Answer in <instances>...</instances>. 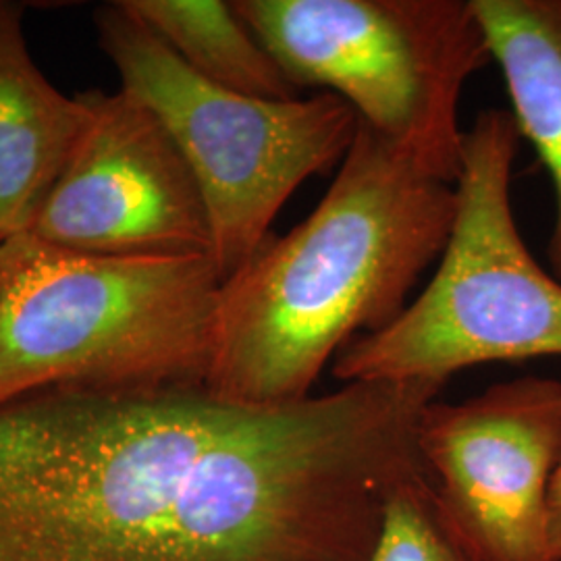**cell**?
<instances>
[{"instance_id": "obj_13", "label": "cell", "mask_w": 561, "mask_h": 561, "mask_svg": "<svg viewBox=\"0 0 561 561\" xmlns=\"http://www.w3.org/2000/svg\"><path fill=\"white\" fill-rule=\"evenodd\" d=\"M549 553L551 561H561V458L549 486Z\"/></svg>"}, {"instance_id": "obj_12", "label": "cell", "mask_w": 561, "mask_h": 561, "mask_svg": "<svg viewBox=\"0 0 561 561\" xmlns=\"http://www.w3.org/2000/svg\"><path fill=\"white\" fill-rule=\"evenodd\" d=\"M370 561H474L445 526L428 474L396 491Z\"/></svg>"}, {"instance_id": "obj_10", "label": "cell", "mask_w": 561, "mask_h": 561, "mask_svg": "<svg viewBox=\"0 0 561 561\" xmlns=\"http://www.w3.org/2000/svg\"><path fill=\"white\" fill-rule=\"evenodd\" d=\"M491 57L502 69L512 115L549 171L556 219L549 273L561 280V0H472Z\"/></svg>"}, {"instance_id": "obj_8", "label": "cell", "mask_w": 561, "mask_h": 561, "mask_svg": "<svg viewBox=\"0 0 561 561\" xmlns=\"http://www.w3.org/2000/svg\"><path fill=\"white\" fill-rule=\"evenodd\" d=\"M92 117L27 236L90 256H210V227L180 148L134 94L83 92Z\"/></svg>"}, {"instance_id": "obj_9", "label": "cell", "mask_w": 561, "mask_h": 561, "mask_svg": "<svg viewBox=\"0 0 561 561\" xmlns=\"http://www.w3.org/2000/svg\"><path fill=\"white\" fill-rule=\"evenodd\" d=\"M30 7L0 0V241L30 229L92 117L83 94H62L32 59Z\"/></svg>"}, {"instance_id": "obj_7", "label": "cell", "mask_w": 561, "mask_h": 561, "mask_svg": "<svg viewBox=\"0 0 561 561\" xmlns=\"http://www.w3.org/2000/svg\"><path fill=\"white\" fill-rule=\"evenodd\" d=\"M416 445L445 526L474 561H551L561 381L520 377L422 410Z\"/></svg>"}, {"instance_id": "obj_6", "label": "cell", "mask_w": 561, "mask_h": 561, "mask_svg": "<svg viewBox=\"0 0 561 561\" xmlns=\"http://www.w3.org/2000/svg\"><path fill=\"white\" fill-rule=\"evenodd\" d=\"M298 88H322L437 180L456 183L458 104L491 48L472 0H233Z\"/></svg>"}, {"instance_id": "obj_3", "label": "cell", "mask_w": 561, "mask_h": 561, "mask_svg": "<svg viewBox=\"0 0 561 561\" xmlns=\"http://www.w3.org/2000/svg\"><path fill=\"white\" fill-rule=\"evenodd\" d=\"M221 275L210 256H90L0 241V408L48 389L204 387Z\"/></svg>"}, {"instance_id": "obj_4", "label": "cell", "mask_w": 561, "mask_h": 561, "mask_svg": "<svg viewBox=\"0 0 561 561\" xmlns=\"http://www.w3.org/2000/svg\"><path fill=\"white\" fill-rule=\"evenodd\" d=\"M520 141L505 108L463 131L456 219L433 279L389 327L341 350L337 381L443 387L479 364L561 356V280L528 252L512 210Z\"/></svg>"}, {"instance_id": "obj_1", "label": "cell", "mask_w": 561, "mask_h": 561, "mask_svg": "<svg viewBox=\"0 0 561 561\" xmlns=\"http://www.w3.org/2000/svg\"><path fill=\"white\" fill-rule=\"evenodd\" d=\"M414 470L379 382L287 405L48 389L0 408V561H370Z\"/></svg>"}, {"instance_id": "obj_2", "label": "cell", "mask_w": 561, "mask_h": 561, "mask_svg": "<svg viewBox=\"0 0 561 561\" xmlns=\"http://www.w3.org/2000/svg\"><path fill=\"white\" fill-rule=\"evenodd\" d=\"M456 183L426 173L358 121L308 219L222 280L204 387L245 405L308 400L350 341L400 317L442 259Z\"/></svg>"}, {"instance_id": "obj_5", "label": "cell", "mask_w": 561, "mask_h": 561, "mask_svg": "<svg viewBox=\"0 0 561 561\" xmlns=\"http://www.w3.org/2000/svg\"><path fill=\"white\" fill-rule=\"evenodd\" d=\"M94 27L121 88L180 148L206 208L210 259L221 280L231 277L271 238L301 183L345 159L358 115L331 92L280 102L222 90L194 73L125 0L94 9Z\"/></svg>"}, {"instance_id": "obj_11", "label": "cell", "mask_w": 561, "mask_h": 561, "mask_svg": "<svg viewBox=\"0 0 561 561\" xmlns=\"http://www.w3.org/2000/svg\"><path fill=\"white\" fill-rule=\"evenodd\" d=\"M194 73L261 101H298L300 88L222 0H125Z\"/></svg>"}]
</instances>
